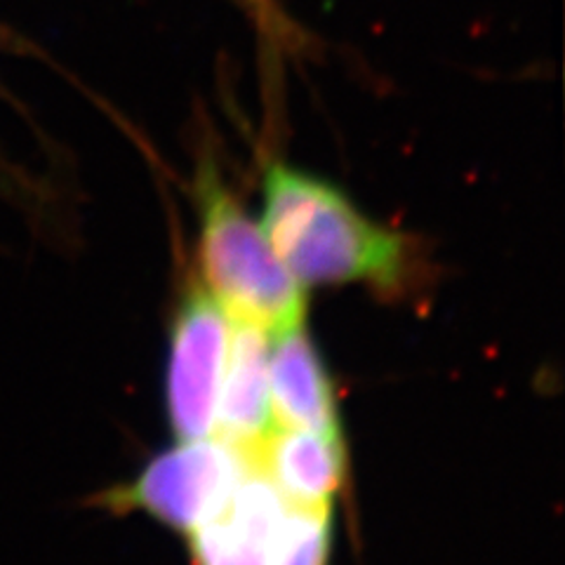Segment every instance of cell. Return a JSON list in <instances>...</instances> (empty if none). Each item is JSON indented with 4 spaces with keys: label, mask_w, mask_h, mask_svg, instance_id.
<instances>
[{
    "label": "cell",
    "mask_w": 565,
    "mask_h": 565,
    "mask_svg": "<svg viewBox=\"0 0 565 565\" xmlns=\"http://www.w3.org/2000/svg\"><path fill=\"white\" fill-rule=\"evenodd\" d=\"M259 226L302 288L365 282L396 292L413 264L398 232L367 220L338 186L290 166H271L264 177Z\"/></svg>",
    "instance_id": "cell-1"
},
{
    "label": "cell",
    "mask_w": 565,
    "mask_h": 565,
    "mask_svg": "<svg viewBox=\"0 0 565 565\" xmlns=\"http://www.w3.org/2000/svg\"><path fill=\"white\" fill-rule=\"evenodd\" d=\"M199 257L207 292L232 321L276 332L305 321V288L278 259L264 228L250 220L210 163L196 174Z\"/></svg>",
    "instance_id": "cell-2"
},
{
    "label": "cell",
    "mask_w": 565,
    "mask_h": 565,
    "mask_svg": "<svg viewBox=\"0 0 565 565\" xmlns=\"http://www.w3.org/2000/svg\"><path fill=\"white\" fill-rule=\"evenodd\" d=\"M250 469V459L222 438L180 440L177 448L153 457L135 481L99 494L97 504L147 511L189 535L222 514Z\"/></svg>",
    "instance_id": "cell-3"
},
{
    "label": "cell",
    "mask_w": 565,
    "mask_h": 565,
    "mask_svg": "<svg viewBox=\"0 0 565 565\" xmlns=\"http://www.w3.org/2000/svg\"><path fill=\"white\" fill-rule=\"evenodd\" d=\"M232 318L207 290L191 288L174 316L168 361V419L177 440L215 434Z\"/></svg>",
    "instance_id": "cell-4"
},
{
    "label": "cell",
    "mask_w": 565,
    "mask_h": 565,
    "mask_svg": "<svg viewBox=\"0 0 565 565\" xmlns=\"http://www.w3.org/2000/svg\"><path fill=\"white\" fill-rule=\"evenodd\" d=\"M271 334L269 398L274 427L342 436L338 392L305 321Z\"/></svg>",
    "instance_id": "cell-5"
},
{
    "label": "cell",
    "mask_w": 565,
    "mask_h": 565,
    "mask_svg": "<svg viewBox=\"0 0 565 565\" xmlns=\"http://www.w3.org/2000/svg\"><path fill=\"white\" fill-rule=\"evenodd\" d=\"M232 323L234 332L228 338L215 431L255 462L257 450L274 431L269 398L271 332L255 323Z\"/></svg>",
    "instance_id": "cell-6"
},
{
    "label": "cell",
    "mask_w": 565,
    "mask_h": 565,
    "mask_svg": "<svg viewBox=\"0 0 565 565\" xmlns=\"http://www.w3.org/2000/svg\"><path fill=\"white\" fill-rule=\"evenodd\" d=\"M259 469L290 507L332 509L347 476L342 436L274 427L255 455Z\"/></svg>",
    "instance_id": "cell-7"
},
{
    "label": "cell",
    "mask_w": 565,
    "mask_h": 565,
    "mask_svg": "<svg viewBox=\"0 0 565 565\" xmlns=\"http://www.w3.org/2000/svg\"><path fill=\"white\" fill-rule=\"evenodd\" d=\"M332 509L288 507L271 544V565H328Z\"/></svg>",
    "instance_id": "cell-8"
},
{
    "label": "cell",
    "mask_w": 565,
    "mask_h": 565,
    "mask_svg": "<svg viewBox=\"0 0 565 565\" xmlns=\"http://www.w3.org/2000/svg\"><path fill=\"white\" fill-rule=\"evenodd\" d=\"M189 540L196 565H271L267 546L245 535L224 516L191 530Z\"/></svg>",
    "instance_id": "cell-9"
}]
</instances>
